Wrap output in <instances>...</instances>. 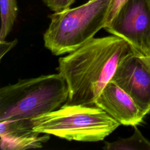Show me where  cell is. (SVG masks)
Returning a JSON list of instances; mask_svg holds the SVG:
<instances>
[{
    "label": "cell",
    "mask_w": 150,
    "mask_h": 150,
    "mask_svg": "<svg viewBox=\"0 0 150 150\" xmlns=\"http://www.w3.org/2000/svg\"><path fill=\"white\" fill-rule=\"evenodd\" d=\"M132 50L127 40L112 35L93 38L66 56L60 57L59 73L69 88L65 104L95 105L122 59Z\"/></svg>",
    "instance_id": "1"
},
{
    "label": "cell",
    "mask_w": 150,
    "mask_h": 150,
    "mask_svg": "<svg viewBox=\"0 0 150 150\" xmlns=\"http://www.w3.org/2000/svg\"><path fill=\"white\" fill-rule=\"evenodd\" d=\"M68 97L67 83L60 73L20 80L0 89V121L48 113L64 105Z\"/></svg>",
    "instance_id": "2"
},
{
    "label": "cell",
    "mask_w": 150,
    "mask_h": 150,
    "mask_svg": "<svg viewBox=\"0 0 150 150\" xmlns=\"http://www.w3.org/2000/svg\"><path fill=\"white\" fill-rule=\"evenodd\" d=\"M111 0H89L85 4L54 12L43 35L45 47L53 54L69 53L93 39L106 26Z\"/></svg>",
    "instance_id": "3"
},
{
    "label": "cell",
    "mask_w": 150,
    "mask_h": 150,
    "mask_svg": "<svg viewBox=\"0 0 150 150\" xmlns=\"http://www.w3.org/2000/svg\"><path fill=\"white\" fill-rule=\"evenodd\" d=\"M31 121L37 132L81 142L102 141L121 125L96 105L64 104Z\"/></svg>",
    "instance_id": "4"
},
{
    "label": "cell",
    "mask_w": 150,
    "mask_h": 150,
    "mask_svg": "<svg viewBox=\"0 0 150 150\" xmlns=\"http://www.w3.org/2000/svg\"><path fill=\"white\" fill-rule=\"evenodd\" d=\"M104 29L145 54L150 47V10L146 0H128Z\"/></svg>",
    "instance_id": "5"
},
{
    "label": "cell",
    "mask_w": 150,
    "mask_h": 150,
    "mask_svg": "<svg viewBox=\"0 0 150 150\" xmlns=\"http://www.w3.org/2000/svg\"><path fill=\"white\" fill-rule=\"evenodd\" d=\"M146 115L150 112V73L133 51L124 57L111 79Z\"/></svg>",
    "instance_id": "6"
},
{
    "label": "cell",
    "mask_w": 150,
    "mask_h": 150,
    "mask_svg": "<svg viewBox=\"0 0 150 150\" xmlns=\"http://www.w3.org/2000/svg\"><path fill=\"white\" fill-rule=\"evenodd\" d=\"M95 105L124 125H139L146 115L132 98L112 81L104 88L96 99Z\"/></svg>",
    "instance_id": "7"
},
{
    "label": "cell",
    "mask_w": 150,
    "mask_h": 150,
    "mask_svg": "<svg viewBox=\"0 0 150 150\" xmlns=\"http://www.w3.org/2000/svg\"><path fill=\"white\" fill-rule=\"evenodd\" d=\"M49 135L35 131L31 119H10L0 121L2 150L42 148L49 139Z\"/></svg>",
    "instance_id": "8"
},
{
    "label": "cell",
    "mask_w": 150,
    "mask_h": 150,
    "mask_svg": "<svg viewBox=\"0 0 150 150\" xmlns=\"http://www.w3.org/2000/svg\"><path fill=\"white\" fill-rule=\"evenodd\" d=\"M133 134L128 138H120L114 142H104L105 150H150V141L141 132L137 125L134 126Z\"/></svg>",
    "instance_id": "9"
},
{
    "label": "cell",
    "mask_w": 150,
    "mask_h": 150,
    "mask_svg": "<svg viewBox=\"0 0 150 150\" xmlns=\"http://www.w3.org/2000/svg\"><path fill=\"white\" fill-rule=\"evenodd\" d=\"M1 28L0 41H4L11 32L18 15L16 0H0Z\"/></svg>",
    "instance_id": "10"
},
{
    "label": "cell",
    "mask_w": 150,
    "mask_h": 150,
    "mask_svg": "<svg viewBox=\"0 0 150 150\" xmlns=\"http://www.w3.org/2000/svg\"><path fill=\"white\" fill-rule=\"evenodd\" d=\"M76 0H43L45 5L54 12H59L68 9Z\"/></svg>",
    "instance_id": "11"
},
{
    "label": "cell",
    "mask_w": 150,
    "mask_h": 150,
    "mask_svg": "<svg viewBox=\"0 0 150 150\" xmlns=\"http://www.w3.org/2000/svg\"><path fill=\"white\" fill-rule=\"evenodd\" d=\"M128 0H111L108 8L106 26H108Z\"/></svg>",
    "instance_id": "12"
},
{
    "label": "cell",
    "mask_w": 150,
    "mask_h": 150,
    "mask_svg": "<svg viewBox=\"0 0 150 150\" xmlns=\"http://www.w3.org/2000/svg\"><path fill=\"white\" fill-rule=\"evenodd\" d=\"M17 43V40H14L12 42H8L4 41H0V59H2L3 56L12 49Z\"/></svg>",
    "instance_id": "13"
},
{
    "label": "cell",
    "mask_w": 150,
    "mask_h": 150,
    "mask_svg": "<svg viewBox=\"0 0 150 150\" xmlns=\"http://www.w3.org/2000/svg\"><path fill=\"white\" fill-rule=\"evenodd\" d=\"M133 51L138 55L146 69L150 73V47L149 50L145 54H141L134 50H133Z\"/></svg>",
    "instance_id": "14"
},
{
    "label": "cell",
    "mask_w": 150,
    "mask_h": 150,
    "mask_svg": "<svg viewBox=\"0 0 150 150\" xmlns=\"http://www.w3.org/2000/svg\"><path fill=\"white\" fill-rule=\"evenodd\" d=\"M146 2L148 4V7L149 8V10H150V0H146Z\"/></svg>",
    "instance_id": "15"
}]
</instances>
